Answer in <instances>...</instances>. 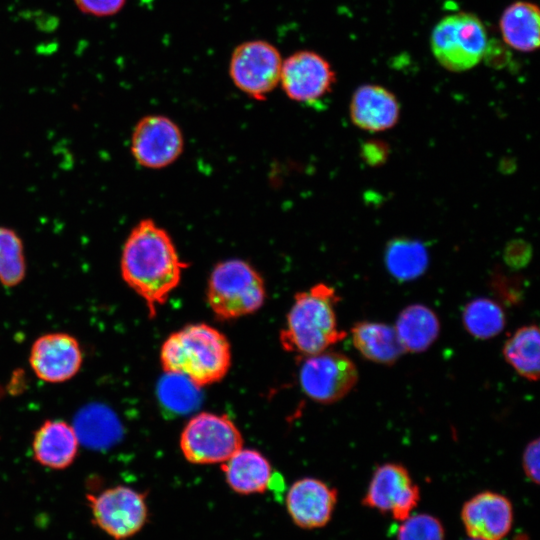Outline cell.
<instances>
[{"label":"cell","mask_w":540,"mask_h":540,"mask_svg":"<svg viewBox=\"0 0 540 540\" xmlns=\"http://www.w3.org/2000/svg\"><path fill=\"white\" fill-rule=\"evenodd\" d=\"M419 498V488L408 470L400 464L385 463L375 470L363 504L403 521L410 516Z\"/></svg>","instance_id":"obj_13"},{"label":"cell","mask_w":540,"mask_h":540,"mask_svg":"<svg viewBox=\"0 0 540 540\" xmlns=\"http://www.w3.org/2000/svg\"><path fill=\"white\" fill-rule=\"evenodd\" d=\"M147 493L115 485L86 494L92 524L113 540H129L149 520Z\"/></svg>","instance_id":"obj_6"},{"label":"cell","mask_w":540,"mask_h":540,"mask_svg":"<svg viewBox=\"0 0 540 540\" xmlns=\"http://www.w3.org/2000/svg\"><path fill=\"white\" fill-rule=\"evenodd\" d=\"M83 352L78 340L64 332L39 336L32 344L29 364L42 381L58 384L72 379L81 369Z\"/></svg>","instance_id":"obj_12"},{"label":"cell","mask_w":540,"mask_h":540,"mask_svg":"<svg viewBox=\"0 0 540 540\" xmlns=\"http://www.w3.org/2000/svg\"><path fill=\"white\" fill-rule=\"evenodd\" d=\"M127 0H73L76 8L83 14L104 18L118 14Z\"/></svg>","instance_id":"obj_28"},{"label":"cell","mask_w":540,"mask_h":540,"mask_svg":"<svg viewBox=\"0 0 540 540\" xmlns=\"http://www.w3.org/2000/svg\"><path fill=\"white\" fill-rule=\"evenodd\" d=\"M158 388V395L162 404L174 411L185 412L193 408L197 401V387L186 377L165 373Z\"/></svg>","instance_id":"obj_26"},{"label":"cell","mask_w":540,"mask_h":540,"mask_svg":"<svg viewBox=\"0 0 540 540\" xmlns=\"http://www.w3.org/2000/svg\"><path fill=\"white\" fill-rule=\"evenodd\" d=\"M299 383L311 400L331 404L344 398L358 381V369L346 355L322 351L301 358Z\"/></svg>","instance_id":"obj_9"},{"label":"cell","mask_w":540,"mask_h":540,"mask_svg":"<svg viewBox=\"0 0 540 540\" xmlns=\"http://www.w3.org/2000/svg\"><path fill=\"white\" fill-rule=\"evenodd\" d=\"M394 329L405 352L420 353L438 338L440 321L428 306L411 304L399 313Z\"/></svg>","instance_id":"obj_21"},{"label":"cell","mask_w":540,"mask_h":540,"mask_svg":"<svg viewBox=\"0 0 540 540\" xmlns=\"http://www.w3.org/2000/svg\"><path fill=\"white\" fill-rule=\"evenodd\" d=\"M461 517L471 538L501 540L511 529L513 510L506 497L485 491L464 504Z\"/></svg>","instance_id":"obj_15"},{"label":"cell","mask_w":540,"mask_h":540,"mask_svg":"<svg viewBox=\"0 0 540 540\" xmlns=\"http://www.w3.org/2000/svg\"><path fill=\"white\" fill-rule=\"evenodd\" d=\"M282 63L274 45L264 40H250L233 50L229 75L240 91L262 101L279 84Z\"/></svg>","instance_id":"obj_8"},{"label":"cell","mask_w":540,"mask_h":540,"mask_svg":"<svg viewBox=\"0 0 540 540\" xmlns=\"http://www.w3.org/2000/svg\"><path fill=\"white\" fill-rule=\"evenodd\" d=\"M351 338L362 357L374 363L391 365L405 352L394 327L385 323L357 322Z\"/></svg>","instance_id":"obj_20"},{"label":"cell","mask_w":540,"mask_h":540,"mask_svg":"<svg viewBox=\"0 0 540 540\" xmlns=\"http://www.w3.org/2000/svg\"><path fill=\"white\" fill-rule=\"evenodd\" d=\"M384 259L388 272L400 281L417 279L426 271L429 263L424 244L404 237L388 243Z\"/></svg>","instance_id":"obj_23"},{"label":"cell","mask_w":540,"mask_h":540,"mask_svg":"<svg viewBox=\"0 0 540 540\" xmlns=\"http://www.w3.org/2000/svg\"><path fill=\"white\" fill-rule=\"evenodd\" d=\"M336 502L337 490L311 477L295 481L285 498L291 520L303 529L325 526L331 519Z\"/></svg>","instance_id":"obj_14"},{"label":"cell","mask_w":540,"mask_h":540,"mask_svg":"<svg viewBox=\"0 0 540 540\" xmlns=\"http://www.w3.org/2000/svg\"><path fill=\"white\" fill-rule=\"evenodd\" d=\"M388 154V145L382 140H368L361 146L362 159L370 166L382 165L388 159Z\"/></svg>","instance_id":"obj_29"},{"label":"cell","mask_w":540,"mask_h":540,"mask_svg":"<svg viewBox=\"0 0 540 540\" xmlns=\"http://www.w3.org/2000/svg\"><path fill=\"white\" fill-rule=\"evenodd\" d=\"M243 448V437L225 414L201 412L192 417L180 435V449L193 464H221Z\"/></svg>","instance_id":"obj_7"},{"label":"cell","mask_w":540,"mask_h":540,"mask_svg":"<svg viewBox=\"0 0 540 540\" xmlns=\"http://www.w3.org/2000/svg\"><path fill=\"white\" fill-rule=\"evenodd\" d=\"M78 449L76 430L64 420H45L34 432L33 458L43 467L53 470L68 468L74 463Z\"/></svg>","instance_id":"obj_17"},{"label":"cell","mask_w":540,"mask_h":540,"mask_svg":"<svg viewBox=\"0 0 540 540\" xmlns=\"http://www.w3.org/2000/svg\"><path fill=\"white\" fill-rule=\"evenodd\" d=\"M187 267L169 233L150 218L131 229L121 250V277L143 299L150 318L179 285Z\"/></svg>","instance_id":"obj_1"},{"label":"cell","mask_w":540,"mask_h":540,"mask_svg":"<svg viewBox=\"0 0 540 540\" xmlns=\"http://www.w3.org/2000/svg\"><path fill=\"white\" fill-rule=\"evenodd\" d=\"M487 31L478 16L470 12L446 15L434 26L430 47L437 62L451 72H464L485 57Z\"/></svg>","instance_id":"obj_5"},{"label":"cell","mask_w":540,"mask_h":540,"mask_svg":"<svg viewBox=\"0 0 540 540\" xmlns=\"http://www.w3.org/2000/svg\"><path fill=\"white\" fill-rule=\"evenodd\" d=\"M221 470L228 486L241 495L264 493L273 475L269 460L261 452L244 448L221 463Z\"/></svg>","instance_id":"obj_18"},{"label":"cell","mask_w":540,"mask_h":540,"mask_svg":"<svg viewBox=\"0 0 540 540\" xmlns=\"http://www.w3.org/2000/svg\"><path fill=\"white\" fill-rule=\"evenodd\" d=\"M165 373L179 374L197 387L221 381L231 366L226 336L205 323L190 324L170 334L160 350Z\"/></svg>","instance_id":"obj_2"},{"label":"cell","mask_w":540,"mask_h":540,"mask_svg":"<svg viewBox=\"0 0 540 540\" xmlns=\"http://www.w3.org/2000/svg\"><path fill=\"white\" fill-rule=\"evenodd\" d=\"M184 148L179 126L164 115H147L135 124L130 140L134 160L148 169H161L176 161Z\"/></svg>","instance_id":"obj_10"},{"label":"cell","mask_w":540,"mask_h":540,"mask_svg":"<svg viewBox=\"0 0 540 540\" xmlns=\"http://www.w3.org/2000/svg\"><path fill=\"white\" fill-rule=\"evenodd\" d=\"M462 322L471 336L486 340L502 332L506 317L499 303L490 298L478 297L465 305Z\"/></svg>","instance_id":"obj_24"},{"label":"cell","mask_w":540,"mask_h":540,"mask_svg":"<svg viewBox=\"0 0 540 540\" xmlns=\"http://www.w3.org/2000/svg\"><path fill=\"white\" fill-rule=\"evenodd\" d=\"M349 116L351 122L361 130L383 132L398 123L400 103L396 95L386 87L363 84L351 96Z\"/></svg>","instance_id":"obj_16"},{"label":"cell","mask_w":540,"mask_h":540,"mask_svg":"<svg viewBox=\"0 0 540 540\" xmlns=\"http://www.w3.org/2000/svg\"><path fill=\"white\" fill-rule=\"evenodd\" d=\"M335 82L331 64L315 51H297L282 63L279 84L295 102H316L331 92Z\"/></svg>","instance_id":"obj_11"},{"label":"cell","mask_w":540,"mask_h":540,"mask_svg":"<svg viewBox=\"0 0 540 540\" xmlns=\"http://www.w3.org/2000/svg\"><path fill=\"white\" fill-rule=\"evenodd\" d=\"M470 540H482V539H478V538H472V539H470Z\"/></svg>","instance_id":"obj_31"},{"label":"cell","mask_w":540,"mask_h":540,"mask_svg":"<svg viewBox=\"0 0 540 540\" xmlns=\"http://www.w3.org/2000/svg\"><path fill=\"white\" fill-rule=\"evenodd\" d=\"M540 335L537 325L517 329L504 343L503 356L523 378L537 381L540 369Z\"/></svg>","instance_id":"obj_22"},{"label":"cell","mask_w":540,"mask_h":540,"mask_svg":"<svg viewBox=\"0 0 540 540\" xmlns=\"http://www.w3.org/2000/svg\"><path fill=\"white\" fill-rule=\"evenodd\" d=\"M397 540H444V529L431 515L408 516L398 529Z\"/></svg>","instance_id":"obj_27"},{"label":"cell","mask_w":540,"mask_h":540,"mask_svg":"<svg viewBox=\"0 0 540 540\" xmlns=\"http://www.w3.org/2000/svg\"><path fill=\"white\" fill-rule=\"evenodd\" d=\"M26 272L22 238L14 229L0 226V284L8 288L15 287L25 279Z\"/></svg>","instance_id":"obj_25"},{"label":"cell","mask_w":540,"mask_h":540,"mask_svg":"<svg viewBox=\"0 0 540 540\" xmlns=\"http://www.w3.org/2000/svg\"><path fill=\"white\" fill-rule=\"evenodd\" d=\"M206 295L214 315L220 320H231L259 310L266 289L262 276L250 263L233 258L213 267Z\"/></svg>","instance_id":"obj_4"},{"label":"cell","mask_w":540,"mask_h":540,"mask_svg":"<svg viewBox=\"0 0 540 540\" xmlns=\"http://www.w3.org/2000/svg\"><path fill=\"white\" fill-rule=\"evenodd\" d=\"M503 42L519 52H533L540 43V11L530 1L519 0L509 4L499 19Z\"/></svg>","instance_id":"obj_19"},{"label":"cell","mask_w":540,"mask_h":540,"mask_svg":"<svg viewBox=\"0 0 540 540\" xmlns=\"http://www.w3.org/2000/svg\"><path fill=\"white\" fill-rule=\"evenodd\" d=\"M338 302L334 288L325 283L297 293L279 335L283 349L302 358L344 339L346 333L339 329L335 313Z\"/></svg>","instance_id":"obj_3"},{"label":"cell","mask_w":540,"mask_h":540,"mask_svg":"<svg viewBox=\"0 0 540 540\" xmlns=\"http://www.w3.org/2000/svg\"><path fill=\"white\" fill-rule=\"evenodd\" d=\"M539 439L530 441L523 452L522 465L525 475L535 484L539 483Z\"/></svg>","instance_id":"obj_30"}]
</instances>
